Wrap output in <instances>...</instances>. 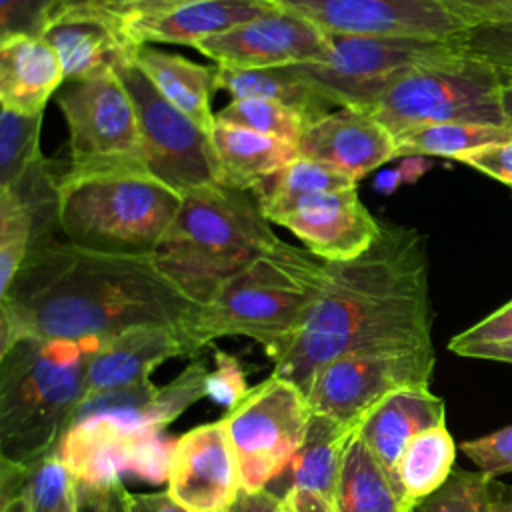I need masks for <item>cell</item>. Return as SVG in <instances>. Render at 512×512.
<instances>
[{
    "label": "cell",
    "instance_id": "cell-39",
    "mask_svg": "<svg viewBox=\"0 0 512 512\" xmlns=\"http://www.w3.org/2000/svg\"><path fill=\"white\" fill-rule=\"evenodd\" d=\"M60 0H0V40L14 34L42 36Z\"/></svg>",
    "mask_w": 512,
    "mask_h": 512
},
{
    "label": "cell",
    "instance_id": "cell-24",
    "mask_svg": "<svg viewBox=\"0 0 512 512\" xmlns=\"http://www.w3.org/2000/svg\"><path fill=\"white\" fill-rule=\"evenodd\" d=\"M356 432L358 426L342 424L324 414L312 412L304 442L284 472L288 474V480L274 492L282 494L290 488L306 498L316 500L330 512H336V486L342 458L348 442Z\"/></svg>",
    "mask_w": 512,
    "mask_h": 512
},
{
    "label": "cell",
    "instance_id": "cell-46",
    "mask_svg": "<svg viewBox=\"0 0 512 512\" xmlns=\"http://www.w3.org/2000/svg\"><path fill=\"white\" fill-rule=\"evenodd\" d=\"M182 0H60L58 10L70 8V6H94V8H104L116 14H132V12H146L154 8H162L168 4H176Z\"/></svg>",
    "mask_w": 512,
    "mask_h": 512
},
{
    "label": "cell",
    "instance_id": "cell-20",
    "mask_svg": "<svg viewBox=\"0 0 512 512\" xmlns=\"http://www.w3.org/2000/svg\"><path fill=\"white\" fill-rule=\"evenodd\" d=\"M188 356L180 334L168 326H134L104 338L86 364V394L110 392L150 380L156 366Z\"/></svg>",
    "mask_w": 512,
    "mask_h": 512
},
{
    "label": "cell",
    "instance_id": "cell-32",
    "mask_svg": "<svg viewBox=\"0 0 512 512\" xmlns=\"http://www.w3.org/2000/svg\"><path fill=\"white\" fill-rule=\"evenodd\" d=\"M82 420H106L130 432H162L166 428L158 408V386L152 380L120 390L86 394L70 424Z\"/></svg>",
    "mask_w": 512,
    "mask_h": 512
},
{
    "label": "cell",
    "instance_id": "cell-11",
    "mask_svg": "<svg viewBox=\"0 0 512 512\" xmlns=\"http://www.w3.org/2000/svg\"><path fill=\"white\" fill-rule=\"evenodd\" d=\"M434 364V348L344 356L316 372L306 400L316 414L360 426L364 416L388 394L430 386Z\"/></svg>",
    "mask_w": 512,
    "mask_h": 512
},
{
    "label": "cell",
    "instance_id": "cell-36",
    "mask_svg": "<svg viewBox=\"0 0 512 512\" xmlns=\"http://www.w3.org/2000/svg\"><path fill=\"white\" fill-rule=\"evenodd\" d=\"M34 242V222L12 190H0V296L22 268Z\"/></svg>",
    "mask_w": 512,
    "mask_h": 512
},
{
    "label": "cell",
    "instance_id": "cell-53",
    "mask_svg": "<svg viewBox=\"0 0 512 512\" xmlns=\"http://www.w3.org/2000/svg\"><path fill=\"white\" fill-rule=\"evenodd\" d=\"M502 108L506 114V124L512 128V80L502 86Z\"/></svg>",
    "mask_w": 512,
    "mask_h": 512
},
{
    "label": "cell",
    "instance_id": "cell-5",
    "mask_svg": "<svg viewBox=\"0 0 512 512\" xmlns=\"http://www.w3.org/2000/svg\"><path fill=\"white\" fill-rule=\"evenodd\" d=\"M98 342L26 336L0 354V460L26 466L58 446Z\"/></svg>",
    "mask_w": 512,
    "mask_h": 512
},
{
    "label": "cell",
    "instance_id": "cell-52",
    "mask_svg": "<svg viewBox=\"0 0 512 512\" xmlns=\"http://www.w3.org/2000/svg\"><path fill=\"white\" fill-rule=\"evenodd\" d=\"M0 512H32V506L24 494L0 500Z\"/></svg>",
    "mask_w": 512,
    "mask_h": 512
},
{
    "label": "cell",
    "instance_id": "cell-26",
    "mask_svg": "<svg viewBox=\"0 0 512 512\" xmlns=\"http://www.w3.org/2000/svg\"><path fill=\"white\" fill-rule=\"evenodd\" d=\"M216 88L226 90L232 100L262 98L278 102L298 112L308 126L328 116L334 108L332 102L296 76L290 66L266 70H232L216 66Z\"/></svg>",
    "mask_w": 512,
    "mask_h": 512
},
{
    "label": "cell",
    "instance_id": "cell-12",
    "mask_svg": "<svg viewBox=\"0 0 512 512\" xmlns=\"http://www.w3.org/2000/svg\"><path fill=\"white\" fill-rule=\"evenodd\" d=\"M130 92L144 138V166L178 194L214 184L208 132L172 106L132 62L116 68Z\"/></svg>",
    "mask_w": 512,
    "mask_h": 512
},
{
    "label": "cell",
    "instance_id": "cell-42",
    "mask_svg": "<svg viewBox=\"0 0 512 512\" xmlns=\"http://www.w3.org/2000/svg\"><path fill=\"white\" fill-rule=\"evenodd\" d=\"M466 28L512 22V0H442Z\"/></svg>",
    "mask_w": 512,
    "mask_h": 512
},
{
    "label": "cell",
    "instance_id": "cell-1",
    "mask_svg": "<svg viewBox=\"0 0 512 512\" xmlns=\"http://www.w3.org/2000/svg\"><path fill=\"white\" fill-rule=\"evenodd\" d=\"M198 310L152 254L102 252L48 238L30 248L0 296V354L26 336L104 340L134 326H168L186 346Z\"/></svg>",
    "mask_w": 512,
    "mask_h": 512
},
{
    "label": "cell",
    "instance_id": "cell-6",
    "mask_svg": "<svg viewBox=\"0 0 512 512\" xmlns=\"http://www.w3.org/2000/svg\"><path fill=\"white\" fill-rule=\"evenodd\" d=\"M182 196L148 172L60 176L58 228L66 242L116 254H152Z\"/></svg>",
    "mask_w": 512,
    "mask_h": 512
},
{
    "label": "cell",
    "instance_id": "cell-3",
    "mask_svg": "<svg viewBox=\"0 0 512 512\" xmlns=\"http://www.w3.org/2000/svg\"><path fill=\"white\" fill-rule=\"evenodd\" d=\"M326 264L306 248L280 240L200 306L186 336L188 356L218 338L244 336L258 342L276 364L298 338L318 300Z\"/></svg>",
    "mask_w": 512,
    "mask_h": 512
},
{
    "label": "cell",
    "instance_id": "cell-9",
    "mask_svg": "<svg viewBox=\"0 0 512 512\" xmlns=\"http://www.w3.org/2000/svg\"><path fill=\"white\" fill-rule=\"evenodd\" d=\"M330 60L290 66L338 108L370 114L378 98L406 72L460 54L454 40L328 34Z\"/></svg>",
    "mask_w": 512,
    "mask_h": 512
},
{
    "label": "cell",
    "instance_id": "cell-45",
    "mask_svg": "<svg viewBox=\"0 0 512 512\" xmlns=\"http://www.w3.org/2000/svg\"><path fill=\"white\" fill-rule=\"evenodd\" d=\"M432 166V162L426 156H406L400 164V168H392V170H382L376 180H374V188L380 194H390L394 192L400 184H414L416 180H420V176Z\"/></svg>",
    "mask_w": 512,
    "mask_h": 512
},
{
    "label": "cell",
    "instance_id": "cell-55",
    "mask_svg": "<svg viewBox=\"0 0 512 512\" xmlns=\"http://www.w3.org/2000/svg\"><path fill=\"white\" fill-rule=\"evenodd\" d=\"M410 512H414V510H410Z\"/></svg>",
    "mask_w": 512,
    "mask_h": 512
},
{
    "label": "cell",
    "instance_id": "cell-29",
    "mask_svg": "<svg viewBox=\"0 0 512 512\" xmlns=\"http://www.w3.org/2000/svg\"><path fill=\"white\" fill-rule=\"evenodd\" d=\"M18 494L32 512H60L76 504V478L56 448L26 466L0 460V500Z\"/></svg>",
    "mask_w": 512,
    "mask_h": 512
},
{
    "label": "cell",
    "instance_id": "cell-49",
    "mask_svg": "<svg viewBox=\"0 0 512 512\" xmlns=\"http://www.w3.org/2000/svg\"><path fill=\"white\" fill-rule=\"evenodd\" d=\"M458 356H464V358H480V360H496V362H508V364H512V340L470 346V348H464Z\"/></svg>",
    "mask_w": 512,
    "mask_h": 512
},
{
    "label": "cell",
    "instance_id": "cell-35",
    "mask_svg": "<svg viewBox=\"0 0 512 512\" xmlns=\"http://www.w3.org/2000/svg\"><path fill=\"white\" fill-rule=\"evenodd\" d=\"M496 478L482 470L454 468L450 478L428 498L416 504L414 512H492Z\"/></svg>",
    "mask_w": 512,
    "mask_h": 512
},
{
    "label": "cell",
    "instance_id": "cell-40",
    "mask_svg": "<svg viewBox=\"0 0 512 512\" xmlns=\"http://www.w3.org/2000/svg\"><path fill=\"white\" fill-rule=\"evenodd\" d=\"M478 470L498 476L512 472V424L486 436L466 440L458 446Z\"/></svg>",
    "mask_w": 512,
    "mask_h": 512
},
{
    "label": "cell",
    "instance_id": "cell-34",
    "mask_svg": "<svg viewBox=\"0 0 512 512\" xmlns=\"http://www.w3.org/2000/svg\"><path fill=\"white\" fill-rule=\"evenodd\" d=\"M214 118L226 124L254 130L270 138H278L292 146L300 144V138L308 128L306 120L292 108L262 98L232 100L228 106L216 112Z\"/></svg>",
    "mask_w": 512,
    "mask_h": 512
},
{
    "label": "cell",
    "instance_id": "cell-27",
    "mask_svg": "<svg viewBox=\"0 0 512 512\" xmlns=\"http://www.w3.org/2000/svg\"><path fill=\"white\" fill-rule=\"evenodd\" d=\"M336 512H410L388 472L358 436L346 446L336 486Z\"/></svg>",
    "mask_w": 512,
    "mask_h": 512
},
{
    "label": "cell",
    "instance_id": "cell-17",
    "mask_svg": "<svg viewBox=\"0 0 512 512\" xmlns=\"http://www.w3.org/2000/svg\"><path fill=\"white\" fill-rule=\"evenodd\" d=\"M308 252L324 262L362 256L380 236L378 222L358 196V186L314 194L278 220Z\"/></svg>",
    "mask_w": 512,
    "mask_h": 512
},
{
    "label": "cell",
    "instance_id": "cell-38",
    "mask_svg": "<svg viewBox=\"0 0 512 512\" xmlns=\"http://www.w3.org/2000/svg\"><path fill=\"white\" fill-rule=\"evenodd\" d=\"M250 392L248 380H246V368L240 362L238 356L214 350V368L208 370L206 376V398H210L214 404L232 410L240 400Z\"/></svg>",
    "mask_w": 512,
    "mask_h": 512
},
{
    "label": "cell",
    "instance_id": "cell-48",
    "mask_svg": "<svg viewBox=\"0 0 512 512\" xmlns=\"http://www.w3.org/2000/svg\"><path fill=\"white\" fill-rule=\"evenodd\" d=\"M126 512H186L180 508L168 492L130 494L126 496Z\"/></svg>",
    "mask_w": 512,
    "mask_h": 512
},
{
    "label": "cell",
    "instance_id": "cell-28",
    "mask_svg": "<svg viewBox=\"0 0 512 512\" xmlns=\"http://www.w3.org/2000/svg\"><path fill=\"white\" fill-rule=\"evenodd\" d=\"M454 462L456 444L446 422L414 436L396 466V490L402 502L412 510L434 494L450 478Z\"/></svg>",
    "mask_w": 512,
    "mask_h": 512
},
{
    "label": "cell",
    "instance_id": "cell-15",
    "mask_svg": "<svg viewBox=\"0 0 512 512\" xmlns=\"http://www.w3.org/2000/svg\"><path fill=\"white\" fill-rule=\"evenodd\" d=\"M166 492L186 512H226L242 492L236 452L222 420L172 442Z\"/></svg>",
    "mask_w": 512,
    "mask_h": 512
},
{
    "label": "cell",
    "instance_id": "cell-7",
    "mask_svg": "<svg viewBox=\"0 0 512 512\" xmlns=\"http://www.w3.org/2000/svg\"><path fill=\"white\" fill-rule=\"evenodd\" d=\"M502 86L500 74L490 64L460 52L400 76L378 98L370 114L394 138L444 122L508 126Z\"/></svg>",
    "mask_w": 512,
    "mask_h": 512
},
{
    "label": "cell",
    "instance_id": "cell-18",
    "mask_svg": "<svg viewBox=\"0 0 512 512\" xmlns=\"http://www.w3.org/2000/svg\"><path fill=\"white\" fill-rule=\"evenodd\" d=\"M280 10L274 0H182L162 8L120 14L128 34L142 44L196 46L250 20Z\"/></svg>",
    "mask_w": 512,
    "mask_h": 512
},
{
    "label": "cell",
    "instance_id": "cell-37",
    "mask_svg": "<svg viewBox=\"0 0 512 512\" xmlns=\"http://www.w3.org/2000/svg\"><path fill=\"white\" fill-rule=\"evenodd\" d=\"M462 54L490 64L502 78L512 80V22L468 28L458 36Z\"/></svg>",
    "mask_w": 512,
    "mask_h": 512
},
{
    "label": "cell",
    "instance_id": "cell-33",
    "mask_svg": "<svg viewBox=\"0 0 512 512\" xmlns=\"http://www.w3.org/2000/svg\"><path fill=\"white\" fill-rule=\"evenodd\" d=\"M40 114H20L2 106L0 112V190L12 188L38 160L40 150Z\"/></svg>",
    "mask_w": 512,
    "mask_h": 512
},
{
    "label": "cell",
    "instance_id": "cell-16",
    "mask_svg": "<svg viewBox=\"0 0 512 512\" xmlns=\"http://www.w3.org/2000/svg\"><path fill=\"white\" fill-rule=\"evenodd\" d=\"M42 38L54 48L66 82L132 64L140 50L120 14L94 6H70L54 12Z\"/></svg>",
    "mask_w": 512,
    "mask_h": 512
},
{
    "label": "cell",
    "instance_id": "cell-51",
    "mask_svg": "<svg viewBox=\"0 0 512 512\" xmlns=\"http://www.w3.org/2000/svg\"><path fill=\"white\" fill-rule=\"evenodd\" d=\"M492 512H512V486L508 484H496Z\"/></svg>",
    "mask_w": 512,
    "mask_h": 512
},
{
    "label": "cell",
    "instance_id": "cell-14",
    "mask_svg": "<svg viewBox=\"0 0 512 512\" xmlns=\"http://www.w3.org/2000/svg\"><path fill=\"white\" fill-rule=\"evenodd\" d=\"M216 66L232 70L288 68L330 60V40L312 22L276 10L194 46Z\"/></svg>",
    "mask_w": 512,
    "mask_h": 512
},
{
    "label": "cell",
    "instance_id": "cell-19",
    "mask_svg": "<svg viewBox=\"0 0 512 512\" xmlns=\"http://www.w3.org/2000/svg\"><path fill=\"white\" fill-rule=\"evenodd\" d=\"M298 152L358 182L396 158V138L372 114L338 108L306 128Z\"/></svg>",
    "mask_w": 512,
    "mask_h": 512
},
{
    "label": "cell",
    "instance_id": "cell-43",
    "mask_svg": "<svg viewBox=\"0 0 512 512\" xmlns=\"http://www.w3.org/2000/svg\"><path fill=\"white\" fill-rule=\"evenodd\" d=\"M128 490L122 482L110 486H90L76 482L74 512H126Z\"/></svg>",
    "mask_w": 512,
    "mask_h": 512
},
{
    "label": "cell",
    "instance_id": "cell-10",
    "mask_svg": "<svg viewBox=\"0 0 512 512\" xmlns=\"http://www.w3.org/2000/svg\"><path fill=\"white\" fill-rule=\"evenodd\" d=\"M312 410L290 380L270 374L220 420L238 458L242 490L270 488L300 450Z\"/></svg>",
    "mask_w": 512,
    "mask_h": 512
},
{
    "label": "cell",
    "instance_id": "cell-25",
    "mask_svg": "<svg viewBox=\"0 0 512 512\" xmlns=\"http://www.w3.org/2000/svg\"><path fill=\"white\" fill-rule=\"evenodd\" d=\"M134 64L172 106L210 134L214 126L212 92L218 90L216 66L196 64L180 54L158 50L152 44L140 46Z\"/></svg>",
    "mask_w": 512,
    "mask_h": 512
},
{
    "label": "cell",
    "instance_id": "cell-21",
    "mask_svg": "<svg viewBox=\"0 0 512 512\" xmlns=\"http://www.w3.org/2000/svg\"><path fill=\"white\" fill-rule=\"evenodd\" d=\"M444 422V400L432 394L430 386L402 388L388 394L364 416L358 436L368 444L396 488V466L410 440L426 428Z\"/></svg>",
    "mask_w": 512,
    "mask_h": 512
},
{
    "label": "cell",
    "instance_id": "cell-41",
    "mask_svg": "<svg viewBox=\"0 0 512 512\" xmlns=\"http://www.w3.org/2000/svg\"><path fill=\"white\" fill-rule=\"evenodd\" d=\"M512 340V300L502 308L494 310L480 322L472 324L464 332L452 336L448 342V350L460 354L464 348L478 346V344H492Z\"/></svg>",
    "mask_w": 512,
    "mask_h": 512
},
{
    "label": "cell",
    "instance_id": "cell-54",
    "mask_svg": "<svg viewBox=\"0 0 512 512\" xmlns=\"http://www.w3.org/2000/svg\"><path fill=\"white\" fill-rule=\"evenodd\" d=\"M60 512H74V508H66V510H60Z\"/></svg>",
    "mask_w": 512,
    "mask_h": 512
},
{
    "label": "cell",
    "instance_id": "cell-30",
    "mask_svg": "<svg viewBox=\"0 0 512 512\" xmlns=\"http://www.w3.org/2000/svg\"><path fill=\"white\" fill-rule=\"evenodd\" d=\"M352 186H358V182L322 162L298 156L288 166L264 178L252 190V194L266 220L278 224V220L292 212L302 200L314 194L344 190Z\"/></svg>",
    "mask_w": 512,
    "mask_h": 512
},
{
    "label": "cell",
    "instance_id": "cell-22",
    "mask_svg": "<svg viewBox=\"0 0 512 512\" xmlns=\"http://www.w3.org/2000/svg\"><path fill=\"white\" fill-rule=\"evenodd\" d=\"M208 154L214 182L242 192H252L300 156L298 146L216 118L208 134Z\"/></svg>",
    "mask_w": 512,
    "mask_h": 512
},
{
    "label": "cell",
    "instance_id": "cell-4",
    "mask_svg": "<svg viewBox=\"0 0 512 512\" xmlns=\"http://www.w3.org/2000/svg\"><path fill=\"white\" fill-rule=\"evenodd\" d=\"M152 252L156 266L204 306L218 288L280 244L252 192L206 184L188 190Z\"/></svg>",
    "mask_w": 512,
    "mask_h": 512
},
{
    "label": "cell",
    "instance_id": "cell-47",
    "mask_svg": "<svg viewBox=\"0 0 512 512\" xmlns=\"http://www.w3.org/2000/svg\"><path fill=\"white\" fill-rule=\"evenodd\" d=\"M226 512H282V496L270 488L258 492L242 490Z\"/></svg>",
    "mask_w": 512,
    "mask_h": 512
},
{
    "label": "cell",
    "instance_id": "cell-50",
    "mask_svg": "<svg viewBox=\"0 0 512 512\" xmlns=\"http://www.w3.org/2000/svg\"><path fill=\"white\" fill-rule=\"evenodd\" d=\"M282 512H330L312 498H306L294 490H284L282 494Z\"/></svg>",
    "mask_w": 512,
    "mask_h": 512
},
{
    "label": "cell",
    "instance_id": "cell-8",
    "mask_svg": "<svg viewBox=\"0 0 512 512\" xmlns=\"http://www.w3.org/2000/svg\"><path fill=\"white\" fill-rule=\"evenodd\" d=\"M56 104L68 126L66 172H148L138 110L116 70L66 82Z\"/></svg>",
    "mask_w": 512,
    "mask_h": 512
},
{
    "label": "cell",
    "instance_id": "cell-44",
    "mask_svg": "<svg viewBox=\"0 0 512 512\" xmlns=\"http://www.w3.org/2000/svg\"><path fill=\"white\" fill-rule=\"evenodd\" d=\"M460 162L512 188V140L466 154L464 158H460Z\"/></svg>",
    "mask_w": 512,
    "mask_h": 512
},
{
    "label": "cell",
    "instance_id": "cell-2",
    "mask_svg": "<svg viewBox=\"0 0 512 512\" xmlns=\"http://www.w3.org/2000/svg\"><path fill=\"white\" fill-rule=\"evenodd\" d=\"M424 348H434L426 242L414 228L382 224L362 256L326 264L322 292L272 374L306 394L338 358Z\"/></svg>",
    "mask_w": 512,
    "mask_h": 512
},
{
    "label": "cell",
    "instance_id": "cell-13",
    "mask_svg": "<svg viewBox=\"0 0 512 512\" xmlns=\"http://www.w3.org/2000/svg\"><path fill=\"white\" fill-rule=\"evenodd\" d=\"M326 34L454 40L468 30L442 0H274Z\"/></svg>",
    "mask_w": 512,
    "mask_h": 512
},
{
    "label": "cell",
    "instance_id": "cell-31",
    "mask_svg": "<svg viewBox=\"0 0 512 512\" xmlns=\"http://www.w3.org/2000/svg\"><path fill=\"white\" fill-rule=\"evenodd\" d=\"M512 140L510 126L444 122L408 130L396 136V158L406 156H442L460 162L466 154L486 146L504 144Z\"/></svg>",
    "mask_w": 512,
    "mask_h": 512
},
{
    "label": "cell",
    "instance_id": "cell-23",
    "mask_svg": "<svg viewBox=\"0 0 512 512\" xmlns=\"http://www.w3.org/2000/svg\"><path fill=\"white\" fill-rule=\"evenodd\" d=\"M64 82L62 64L42 36L14 34L0 40V104L4 108L40 114Z\"/></svg>",
    "mask_w": 512,
    "mask_h": 512
}]
</instances>
